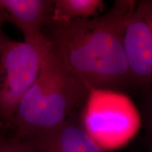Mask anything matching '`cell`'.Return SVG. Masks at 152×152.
<instances>
[{
	"label": "cell",
	"instance_id": "obj_12",
	"mask_svg": "<svg viewBox=\"0 0 152 152\" xmlns=\"http://www.w3.org/2000/svg\"><path fill=\"white\" fill-rule=\"evenodd\" d=\"M7 133H9V132H7L6 131L2 130V129L0 128V137H2L3 135H4V134H7Z\"/></svg>",
	"mask_w": 152,
	"mask_h": 152
},
{
	"label": "cell",
	"instance_id": "obj_7",
	"mask_svg": "<svg viewBox=\"0 0 152 152\" xmlns=\"http://www.w3.org/2000/svg\"><path fill=\"white\" fill-rule=\"evenodd\" d=\"M54 0H0V24L9 23L21 31L24 41L45 39L43 29L52 18Z\"/></svg>",
	"mask_w": 152,
	"mask_h": 152
},
{
	"label": "cell",
	"instance_id": "obj_3",
	"mask_svg": "<svg viewBox=\"0 0 152 152\" xmlns=\"http://www.w3.org/2000/svg\"><path fill=\"white\" fill-rule=\"evenodd\" d=\"M80 120L103 149L123 145L141 125L140 112L130 98L123 92L106 90H90Z\"/></svg>",
	"mask_w": 152,
	"mask_h": 152
},
{
	"label": "cell",
	"instance_id": "obj_9",
	"mask_svg": "<svg viewBox=\"0 0 152 152\" xmlns=\"http://www.w3.org/2000/svg\"><path fill=\"white\" fill-rule=\"evenodd\" d=\"M140 115L145 130L148 150L152 152V84L140 90Z\"/></svg>",
	"mask_w": 152,
	"mask_h": 152
},
{
	"label": "cell",
	"instance_id": "obj_11",
	"mask_svg": "<svg viewBox=\"0 0 152 152\" xmlns=\"http://www.w3.org/2000/svg\"><path fill=\"white\" fill-rule=\"evenodd\" d=\"M1 25L0 24V53L4 48V47L7 45V43L10 40L11 38H9L6 34L4 33L2 28H1Z\"/></svg>",
	"mask_w": 152,
	"mask_h": 152
},
{
	"label": "cell",
	"instance_id": "obj_13",
	"mask_svg": "<svg viewBox=\"0 0 152 152\" xmlns=\"http://www.w3.org/2000/svg\"><path fill=\"white\" fill-rule=\"evenodd\" d=\"M145 152H151V151H149V150H147V151H145Z\"/></svg>",
	"mask_w": 152,
	"mask_h": 152
},
{
	"label": "cell",
	"instance_id": "obj_2",
	"mask_svg": "<svg viewBox=\"0 0 152 152\" xmlns=\"http://www.w3.org/2000/svg\"><path fill=\"white\" fill-rule=\"evenodd\" d=\"M39 75L15 113L11 134L23 140L82 111L90 89L73 75L49 43Z\"/></svg>",
	"mask_w": 152,
	"mask_h": 152
},
{
	"label": "cell",
	"instance_id": "obj_1",
	"mask_svg": "<svg viewBox=\"0 0 152 152\" xmlns=\"http://www.w3.org/2000/svg\"><path fill=\"white\" fill-rule=\"evenodd\" d=\"M135 4L117 0L100 16L68 21L51 18L44 28V35L68 71L90 90L122 92L133 87L123 34Z\"/></svg>",
	"mask_w": 152,
	"mask_h": 152
},
{
	"label": "cell",
	"instance_id": "obj_4",
	"mask_svg": "<svg viewBox=\"0 0 152 152\" xmlns=\"http://www.w3.org/2000/svg\"><path fill=\"white\" fill-rule=\"evenodd\" d=\"M49 45L46 37L37 43L11 39L0 53V128L7 132L11 134L16 110L37 80Z\"/></svg>",
	"mask_w": 152,
	"mask_h": 152
},
{
	"label": "cell",
	"instance_id": "obj_8",
	"mask_svg": "<svg viewBox=\"0 0 152 152\" xmlns=\"http://www.w3.org/2000/svg\"><path fill=\"white\" fill-rule=\"evenodd\" d=\"M102 0H54L53 20L68 21L78 18H90L102 11Z\"/></svg>",
	"mask_w": 152,
	"mask_h": 152
},
{
	"label": "cell",
	"instance_id": "obj_6",
	"mask_svg": "<svg viewBox=\"0 0 152 152\" xmlns=\"http://www.w3.org/2000/svg\"><path fill=\"white\" fill-rule=\"evenodd\" d=\"M21 140L33 152H106L85 130L79 115Z\"/></svg>",
	"mask_w": 152,
	"mask_h": 152
},
{
	"label": "cell",
	"instance_id": "obj_10",
	"mask_svg": "<svg viewBox=\"0 0 152 152\" xmlns=\"http://www.w3.org/2000/svg\"><path fill=\"white\" fill-rule=\"evenodd\" d=\"M0 152H33L21 140L7 133L0 137Z\"/></svg>",
	"mask_w": 152,
	"mask_h": 152
},
{
	"label": "cell",
	"instance_id": "obj_5",
	"mask_svg": "<svg viewBox=\"0 0 152 152\" xmlns=\"http://www.w3.org/2000/svg\"><path fill=\"white\" fill-rule=\"evenodd\" d=\"M123 43L132 87L152 84V0L136 1L127 17Z\"/></svg>",
	"mask_w": 152,
	"mask_h": 152
}]
</instances>
